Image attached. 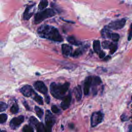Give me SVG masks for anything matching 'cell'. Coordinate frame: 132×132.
Returning a JSON list of instances; mask_svg holds the SVG:
<instances>
[{
	"label": "cell",
	"instance_id": "13",
	"mask_svg": "<svg viewBox=\"0 0 132 132\" xmlns=\"http://www.w3.org/2000/svg\"><path fill=\"white\" fill-rule=\"evenodd\" d=\"M62 53L63 55L66 56H69L71 55L72 48L71 46L68 45L66 44H63L61 46Z\"/></svg>",
	"mask_w": 132,
	"mask_h": 132
},
{
	"label": "cell",
	"instance_id": "30",
	"mask_svg": "<svg viewBox=\"0 0 132 132\" xmlns=\"http://www.w3.org/2000/svg\"><path fill=\"white\" fill-rule=\"evenodd\" d=\"M111 43L110 42L108 41H104L102 42V46L104 48L107 49V48H109Z\"/></svg>",
	"mask_w": 132,
	"mask_h": 132
},
{
	"label": "cell",
	"instance_id": "39",
	"mask_svg": "<svg viewBox=\"0 0 132 132\" xmlns=\"http://www.w3.org/2000/svg\"><path fill=\"white\" fill-rule=\"evenodd\" d=\"M110 56H105L104 57V60H108L109 59H110Z\"/></svg>",
	"mask_w": 132,
	"mask_h": 132
},
{
	"label": "cell",
	"instance_id": "18",
	"mask_svg": "<svg viewBox=\"0 0 132 132\" xmlns=\"http://www.w3.org/2000/svg\"><path fill=\"white\" fill-rule=\"evenodd\" d=\"M67 41L71 43V44L74 45H79L81 44V43L80 42H79V41H77L74 37L73 36H70L68 37L67 38Z\"/></svg>",
	"mask_w": 132,
	"mask_h": 132
},
{
	"label": "cell",
	"instance_id": "19",
	"mask_svg": "<svg viewBox=\"0 0 132 132\" xmlns=\"http://www.w3.org/2000/svg\"><path fill=\"white\" fill-rule=\"evenodd\" d=\"M34 100L37 102L40 105H43V101L42 99V97L40 96V95H38L36 92H34Z\"/></svg>",
	"mask_w": 132,
	"mask_h": 132
},
{
	"label": "cell",
	"instance_id": "40",
	"mask_svg": "<svg viewBox=\"0 0 132 132\" xmlns=\"http://www.w3.org/2000/svg\"><path fill=\"white\" fill-rule=\"evenodd\" d=\"M0 132H6L5 130H1V129H0Z\"/></svg>",
	"mask_w": 132,
	"mask_h": 132
},
{
	"label": "cell",
	"instance_id": "16",
	"mask_svg": "<svg viewBox=\"0 0 132 132\" xmlns=\"http://www.w3.org/2000/svg\"><path fill=\"white\" fill-rule=\"evenodd\" d=\"M101 35L104 38H110L112 33L110 31V29L106 27L101 30Z\"/></svg>",
	"mask_w": 132,
	"mask_h": 132
},
{
	"label": "cell",
	"instance_id": "15",
	"mask_svg": "<svg viewBox=\"0 0 132 132\" xmlns=\"http://www.w3.org/2000/svg\"><path fill=\"white\" fill-rule=\"evenodd\" d=\"M73 92L76 100L77 101L80 100L82 97V90L81 86L78 85L75 87L73 90Z\"/></svg>",
	"mask_w": 132,
	"mask_h": 132
},
{
	"label": "cell",
	"instance_id": "33",
	"mask_svg": "<svg viewBox=\"0 0 132 132\" xmlns=\"http://www.w3.org/2000/svg\"><path fill=\"white\" fill-rule=\"evenodd\" d=\"M121 119L122 121H126L129 120V118L125 114H123L121 116Z\"/></svg>",
	"mask_w": 132,
	"mask_h": 132
},
{
	"label": "cell",
	"instance_id": "4",
	"mask_svg": "<svg viewBox=\"0 0 132 132\" xmlns=\"http://www.w3.org/2000/svg\"><path fill=\"white\" fill-rule=\"evenodd\" d=\"M104 119V114L101 111L94 112L91 117V125L94 127L101 123Z\"/></svg>",
	"mask_w": 132,
	"mask_h": 132
},
{
	"label": "cell",
	"instance_id": "9",
	"mask_svg": "<svg viewBox=\"0 0 132 132\" xmlns=\"http://www.w3.org/2000/svg\"><path fill=\"white\" fill-rule=\"evenodd\" d=\"M20 92L24 96L26 97H29L31 96L35 92L32 87L28 85H25L22 87L20 89Z\"/></svg>",
	"mask_w": 132,
	"mask_h": 132
},
{
	"label": "cell",
	"instance_id": "38",
	"mask_svg": "<svg viewBox=\"0 0 132 132\" xmlns=\"http://www.w3.org/2000/svg\"><path fill=\"white\" fill-rule=\"evenodd\" d=\"M127 132H132V125H130L128 126V130Z\"/></svg>",
	"mask_w": 132,
	"mask_h": 132
},
{
	"label": "cell",
	"instance_id": "31",
	"mask_svg": "<svg viewBox=\"0 0 132 132\" xmlns=\"http://www.w3.org/2000/svg\"><path fill=\"white\" fill-rule=\"evenodd\" d=\"M82 54V51L80 49H77L74 52V53L72 54V56L73 57H78V56L81 55Z\"/></svg>",
	"mask_w": 132,
	"mask_h": 132
},
{
	"label": "cell",
	"instance_id": "25",
	"mask_svg": "<svg viewBox=\"0 0 132 132\" xmlns=\"http://www.w3.org/2000/svg\"><path fill=\"white\" fill-rule=\"evenodd\" d=\"M110 52L111 54H113L117 50V45L116 43H111L110 46L109 47Z\"/></svg>",
	"mask_w": 132,
	"mask_h": 132
},
{
	"label": "cell",
	"instance_id": "7",
	"mask_svg": "<svg viewBox=\"0 0 132 132\" xmlns=\"http://www.w3.org/2000/svg\"><path fill=\"white\" fill-rule=\"evenodd\" d=\"M24 117L23 116H20L13 118L10 122V126L11 128L15 129L18 127L22 122H24Z\"/></svg>",
	"mask_w": 132,
	"mask_h": 132
},
{
	"label": "cell",
	"instance_id": "5",
	"mask_svg": "<svg viewBox=\"0 0 132 132\" xmlns=\"http://www.w3.org/2000/svg\"><path fill=\"white\" fill-rule=\"evenodd\" d=\"M126 22V20L125 18H122L121 20H116L114 21H112L110 22L107 26L106 27L109 29H113V30H117L122 28Z\"/></svg>",
	"mask_w": 132,
	"mask_h": 132
},
{
	"label": "cell",
	"instance_id": "36",
	"mask_svg": "<svg viewBox=\"0 0 132 132\" xmlns=\"http://www.w3.org/2000/svg\"><path fill=\"white\" fill-rule=\"evenodd\" d=\"M45 102H46L47 104H48L50 103V96L48 95H47V94L45 95Z\"/></svg>",
	"mask_w": 132,
	"mask_h": 132
},
{
	"label": "cell",
	"instance_id": "22",
	"mask_svg": "<svg viewBox=\"0 0 132 132\" xmlns=\"http://www.w3.org/2000/svg\"><path fill=\"white\" fill-rule=\"evenodd\" d=\"M35 110L36 111V114L38 116V117L41 119L42 118V116L43 115V111L42 109L39 108L38 106H35Z\"/></svg>",
	"mask_w": 132,
	"mask_h": 132
},
{
	"label": "cell",
	"instance_id": "20",
	"mask_svg": "<svg viewBox=\"0 0 132 132\" xmlns=\"http://www.w3.org/2000/svg\"><path fill=\"white\" fill-rule=\"evenodd\" d=\"M102 82L101 78L98 76H95L92 78V85L93 87L99 85Z\"/></svg>",
	"mask_w": 132,
	"mask_h": 132
},
{
	"label": "cell",
	"instance_id": "42",
	"mask_svg": "<svg viewBox=\"0 0 132 132\" xmlns=\"http://www.w3.org/2000/svg\"><path fill=\"white\" fill-rule=\"evenodd\" d=\"M53 1H56V0H53Z\"/></svg>",
	"mask_w": 132,
	"mask_h": 132
},
{
	"label": "cell",
	"instance_id": "41",
	"mask_svg": "<svg viewBox=\"0 0 132 132\" xmlns=\"http://www.w3.org/2000/svg\"><path fill=\"white\" fill-rule=\"evenodd\" d=\"M131 100H132V96H131Z\"/></svg>",
	"mask_w": 132,
	"mask_h": 132
},
{
	"label": "cell",
	"instance_id": "17",
	"mask_svg": "<svg viewBox=\"0 0 132 132\" xmlns=\"http://www.w3.org/2000/svg\"><path fill=\"white\" fill-rule=\"evenodd\" d=\"M93 47L94 52L98 54L101 52V45L100 42L98 40H95L93 41Z\"/></svg>",
	"mask_w": 132,
	"mask_h": 132
},
{
	"label": "cell",
	"instance_id": "29",
	"mask_svg": "<svg viewBox=\"0 0 132 132\" xmlns=\"http://www.w3.org/2000/svg\"><path fill=\"white\" fill-rule=\"evenodd\" d=\"M8 105L6 103L0 102V112L5 111L7 108Z\"/></svg>",
	"mask_w": 132,
	"mask_h": 132
},
{
	"label": "cell",
	"instance_id": "2",
	"mask_svg": "<svg viewBox=\"0 0 132 132\" xmlns=\"http://www.w3.org/2000/svg\"><path fill=\"white\" fill-rule=\"evenodd\" d=\"M70 86L69 82H65L62 85L52 82L50 85V92L53 97L57 99L63 98Z\"/></svg>",
	"mask_w": 132,
	"mask_h": 132
},
{
	"label": "cell",
	"instance_id": "24",
	"mask_svg": "<svg viewBox=\"0 0 132 132\" xmlns=\"http://www.w3.org/2000/svg\"><path fill=\"white\" fill-rule=\"evenodd\" d=\"M10 111L12 113H16L19 111V107L18 104L15 103L13 104V105L11 106L10 108Z\"/></svg>",
	"mask_w": 132,
	"mask_h": 132
},
{
	"label": "cell",
	"instance_id": "6",
	"mask_svg": "<svg viewBox=\"0 0 132 132\" xmlns=\"http://www.w3.org/2000/svg\"><path fill=\"white\" fill-rule=\"evenodd\" d=\"M45 126L47 127L52 128V127L55 123V119L53 115L50 110H46L45 117Z\"/></svg>",
	"mask_w": 132,
	"mask_h": 132
},
{
	"label": "cell",
	"instance_id": "8",
	"mask_svg": "<svg viewBox=\"0 0 132 132\" xmlns=\"http://www.w3.org/2000/svg\"><path fill=\"white\" fill-rule=\"evenodd\" d=\"M35 88L40 93L46 95L47 93V88L43 82L41 81H37L34 84Z\"/></svg>",
	"mask_w": 132,
	"mask_h": 132
},
{
	"label": "cell",
	"instance_id": "12",
	"mask_svg": "<svg viewBox=\"0 0 132 132\" xmlns=\"http://www.w3.org/2000/svg\"><path fill=\"white\" fill-rule=\"evenodd\" d=\"M92 77L91 76L87 77L85 79L84 87V93L85 95H88L89 94L90 88L92 85Z\"/></svg>",
	"mask_w": 132,
	"mask_h": 132
},
{
	"label": "cell",
	"instance_id": "23",
	"mask_svg": "<svg viewBox=\"0 0 132 132\" xmlns=\"http://www.w3.org/2000/svg\"><path fill=\"white\" fill-rule=\"evenodd\" d=\"M23 132H34V130L31 125H26L23 128Z\"/></svg>",
	"mask_w": 132,
	"mask_h": 132
},
{
	"label": "cell",
	"instance_id": "14",
	"mask_svg": "<svg viewBox=\"0 0 132 132\" xmlns=\"http://www.w3.org/2000/svg\"><path fill=\"white\" fill-rule=\"evenodd\" d=\"M36 126L37 132H51L52 128L47 127L42 123H38Z\"/></svg>",
	"mask_w": 132,
	"mask_h": 132
},
{
	"label": "cell",
	"instance_id": "27",
	"mask_svg": "<svg viewBox=\"0 0 132 132\" xmlns=\"http://www.w3.org/2000/svg\"><path fill=\"white\" fill-rule=\"evenodd\" d=\"M29 123L31 125L36 126V125L39 123L37 119L34 117H31L29 118Z\"/></svg>",
	"mask_w": 132,
	"mask_h": 132
},
{
	"label": "cell",
	"instance_id": "28",
	"mask_svg": "<svg viewBox=\"0 0 132 132\" xmlns=\"http://www.w3.org/2000/svg\"><path fill=\"white\" fill-rule=\"evenodd\" d=\"M120 38V36L117 33H112L111 36V39L114 42H117Z\"/></svg>",
	"mask_w": 132,
	"mask_h": 132
},
{
	"label": "cell",
	"instance_id": "26",
	"mask_svg": "<svg viewBox=\"0 0 132 132\" xmlns=\"http://www.w3.org/2000/svg\"><path fill=\"white\" fill-rule=\"evenodd\" d=\"M7 115L5 113L0 114V123H4L7 120Z\"/></svg>",
	"mask_w": 132,
	"mask_h": 132
},
{
	"label": "cell",
	"instance_id": "10",
	"mask_svg": "<svg viewBox=\"0 0 132 132\" xmlns=\"http://www.w3.org/2000/svg\"><path fill=\"white\" fill-rule=\"evenodd\" d=\"M35 4L27 6L23 14V19L25 20H28L32 16L34 12Z\"/></svg>",
	"mask_w": 132,
	"mask_h": 132
},
{
	"label": "cell",
	"instance_id": "21",
	"mask_svg": "<svg viewBox=\"0 0 132 132\" xmlns=\"http://www.w3.org/2000/svg\"><path fill=\"white\" fill-rule=\"evenodd\" d=\"M48 5V1L47 0H41L39 4L38 8L40 10L45 9Z\"/></svg>",
	"mask_w": 132,
	"mask_h": 132
},
{
	"label": "cell",
	"instance_id": "1",
	"mask_svg": "<svg viewBox=\"0 0 132 132\" xmlns=\"http://www.w3.org/2000/svg\"><path fill=\"white\" fill-rule=\"evenodd\" d=\"M40 37L56 42H62V37L59 32L58 30L55 27L48 25H43L37 30Z\"/></svg>",
	"mask_w": 132,
	"mask_h": 132
},
{
	"label": "cell",
	"instance_id": "37",
	"mask_svg": "<svg viewBox=\"0 0 132 132\" xmlns=\"http://www.w3.org/2000/svg\"><path fill=\"white\" fill-rule=\"evenodd\" d=\"M23 105H24V106L25 107V108H26V109L27 110H30L29 107V106H28V104H27V103L26 102H25V101L23 102Z\"/></svg>",
	"mask_w": 132,
	"mask_h": 132
},
{
	"label": "cell",
	"instance_id": "3",
	"mask_svg": "<svg viewBox=\"0 0 132 132\" xmlns=\"http://www.w3.org/2000/svg\"><path fill=\"white\" fill-rule=\"evenodd\" d=\"M55 14V12L53 9L51 8L46 9L36 14L35 16V23L36 24L40 23L45 19L53 16Z\"/></svg>",
	"mask_w": 132,
	"mask_h": 132
},
{
	"label": "cell",
	"instance_id": "32",
	"mask_svg": "<svg viewBox=\"0 0 132 132\" xmlns=\"http://www.w3.org/2000/svg\"><path fill=\"white\" fill-rule=\"evenodd\" d=\"M51 109H52V111H53V112L55 113H58L59 111V109L58 108V107L56 105H53L51 107Z\"/></svg>",
	"mask_w": 132,
	"mask_h": 132
},
{
	"label": "cell",
	"instance_id": "11",
	"mask_svg": "<svg viewBox=\"0 0 132 132\" xmlns=\"http://www.w3.org/2000/svg\"><path fill=\"white\" fill-rule=\"evenodd\" d=\"M62 99L63 100L61 103L60 106L63 109L65 110L69 108L71 102L72 97H71V95L69 94L68 95L64 96V97Z\"/></svg>",
	"mask_w": 132,
	"mask_h": 132
},
{
	"label": "cell",
	"instance_id": "35",
	"mask_svg": "<svg viewBox=\"0 0 132 132\" xmlns=\"http://www.w3.org/2000/svg\"><path fill=\"white\" fill-rule=\"evenodd\" d=\"M98 55L100 58H103L105 57V53L104 52L101 51V52L98 53Z\"/></svg>",
	"mask_w": 132,
	"mask_h": 132
},
{
	"label": "cell",
	"instance_id": "34",
	"mask_svg": "<svg viewBox=\"0 0 132 132\" xmlns=\"http://www.w3.org/2000/svg\"><path fill=\"white\" fill-rule=\"evenodd\" d=\"M132 38V23L130 25V27L129 29V31L128 33V40H130Z\"/></svg>",
	"mask_w": 132,
	"mask_h": 132
}]
</instances>
